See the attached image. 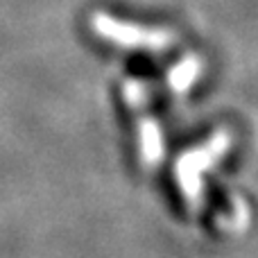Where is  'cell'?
Segmentation results:
<instances>
[{
    "instance_id": "6da1fadb",
    "label": "cell",
    "mask_w": 258,
    "mask_h": 258,
    "mask_svg": "<svg viewBox=\"0 0 258 258\" xmlns=\"http://www.w3.org/2000/svg\"><path fill=\"white\" fill-rule=\"evenodd\" d=\"M93 30L100 36L113 41L120 45H136V48H163L168 43L161 32L143 30V27L129 25V23H120L116 18H111L109 14H95L93 16Z\"/></svg>"
}]
</instances>
